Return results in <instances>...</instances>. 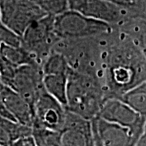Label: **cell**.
Returning <instances> with one entry per match:
<instances>
[{"label":"cell","mask_w":146,"mask_h":146,"mask_svg":"<svg viewBox=\"0 0 146 146\" xmlns=\"http://www.w3.org/2000/svg\"><path fill=\"white\" fill-rule=\"evenodd\" d=\"M101 81L106 99L145 82V35L124 26L99 36Z\"/></svg>","instance_id":"obj_1"},{"label":"cell","mask_w":146,"mask_h":146,"mask_svg":"<svg viewBox=\"0 0 146 146\" xmlns=\"http://www.w3.org/2000/svg\"><path fill=\"white\" fill-rule=\"evenodd\" d=\"M0 117L1 118H5V119H11L13 120L14 119H12L11 115L8 113V111L5 109V107L3 106V105L2 103L1 102V99H0Z\"/></svg>","instance_id":"obj_24"},{"label":"cell","mask_w":146,"mask_h":146,"mask_svg":"<svg viewBox=\"0 0 146 146\" xmlns=\"http://www.w3.org/2000/svg\"><path fill=\"white\" fill-rule=\"evenodd\" d=\"M104 146H135L141 136L130 128L96 117L91 120Z\"/></svg>","instance_id":"obj_11"},{"label":"cell","mask_w":146,"mask_h":146,"mask_svg":"<svg viewBox=\"0 0 146 146\" xmlns=\"http://www.w3.org/2000/svg\"><path fill=\"white\" fill-rule=\"evenodd\" d=\"M0 99L14 121L23 125L33 127V112L29 102L14 90L3 85L0 88Z\"/></svg>","instance_id":"obj_12"},{"label":"cell","mask_w":146,"mask_h":146,"mask_svg":"<svg viewBox=\"0 0 146 146\" xmlns=\"http://www.w3.org/2000/svg\"><path fill=\"white\" fill-rule=\"evenodd\" d=\"M42 66L25 65L17 68L10 81L4 86L14 90L29 102L33 108L38 96L45 90Z\"/></svg>","instance_id":"obj_7"},{"label":"cell","mask_w":146,"mask_h":146,"mask_svg":"<svg viewBox=\"0 0 146 146\" xmlns=\"http://www.w3.org/2000/svg\"><path fill=\"white\" fill-rule=\"evenodd\" d=\"M0 60L15 68L25 65H41L36 57L22 46H11L3 44L0 45Z\"/></svg>","instance_id":"obj_13"},{"label":"cell","mask_w":146,"mask_h":146,"mask_svg":"<svg viewBox=\"0 0 146 146\" xmlns=\"http://www.w3.org/2000/svg\"><path fill=\"white\" fill-rule=\"evenodd\" d=\"M3 86V84H2V81H1V76H0V88Z\"/></svg>","instance_id":"obj_26"},{"label":"cell","mask_w":146,"mask_h":146,"mask_svg":"<svg viewBox=\"0 0 146 146\" xmlns=\"http://www.w3.org/2000/svg\"><path fill=\"white\" fill-rule=\"evenodd\" d=\"M113 27L103 21L68 9L54 16V32L59 40L86 39L112 31Z\"/></svg>","instance_id":"obj_3"},{"label":"cell","mask_w":146,"mask_h":146,"mask_svg":"<svg viewBox=\"0 0 146 146\" xmlns=\"http://www.w3.org/2000/svg\"><path fill=\"white\" fill-rule=\"evenodd\" d=\"M139 115L146 117V82L126 91L118 98Z\"/></svg>","instance_id":"obj_16"},{"label":"cell","mask_w":146,"mask_h":146,"mask_svg":"<svg viewBox=\"0 0 146 146\" xmlns=\"http://www.w3.org/2000/svg\"><path fill=\"white\" fill-rule=\"evenodd\" d=\"M54 16L46 15L33 22L21 36V46L32 53L42 66L58 38L54 32Z\"/></svg>","instance_id":"obj_4"},{"label":"cell","mask_w":146,"mask_h":146,"mask_svg":"<svg viewBox=\"0 0 146 146\" xmlns=\"http://www.w3.org/2000/svg\"><path fill=\"white\" fill-rule=\"evenodd\" d=\"M3 44L11 46H21L22 39L21 36L11 31L0 21V45Z\"/></svg>","instance_id":"obj_21"},{"label":"cell","mask_w":146,"mask_h":146,"mask_svg":"<svg viewBox=\"0 0 146 146\" xmlns=\"http://www.w3.org/2000/svg\"><path fill=\"white\" fill-rule=\"evenodd\" d=\"M92 122V121H91ZM92 127H93V133H94V136H93V142L91 146H104L103 144L102 143V141L100 140V138L98 137V135L96 131V129L94 127V124L92 123Z\"/></svg>","instance_id":"obj_23"},{"label":"cell","mask_w":146,"mask_h":146,"mask_svg":"<svg viewBox=\"0 0 146 146\" xmlns=\"http://www.w3.org/2000/svg\"><path fill=\"white\" fill-rule=\"evenodd\" d=\"M16 1H27V0H16Z\"/></svg>","instance_id":"obj_27"},{"label":"cell","mask_w":146,"mask_h":146,"mask_svg":"<svg viewBox=\"0 0 146 146\" xmlns=\"http://www.w3.org/2000/svg\"><path fill=\"white\" fill-rule=\"evenodd\" d=\"M46 15L30 0H0V21L21 36L33 22Z\"/></svg>","instance_id":"obj_6"},{"label":"cell","mask_w":146,"mask_h":146,"mask_svg":"<svg viewBox=\"0 0 146 146\" xmlns=\"http://www.w3.org/2000/svg\"><path fill=\"white\" fill-rule=\"evenodd\" d=\"M69 9L118 27L136 18H144L107 0H70Z\"/></svg>","instance_id":"obj_5"},{"label":"cell","mask_w":146,"mask_h":146,"mask_svg":"<svg viewBox=\"0 0 146 146\" xmlns=\"http://www.w3.org/2000/svg\"><path fill=\"white\" fill-rule=\"evenodd\" d=\"M31 136L35 146H61V132L57 131L33 127Z\"/></svg>","instance_id":"obj_18"},{"label":"cell","mask_w":146,"mask_h":146,"mask_svg":"<svg viewBox=\"0 0 146 146\" xmlns=\"http://www.w3.org/2000/svg\"><path fill=\"white\" fill-rule=\"evenodd\" d=\"M46 15L57 16L69 9L70 0H30Z\"/></svg>","instance_id":"obj_19"},{"label":"cell","mask_w":146,"mask_h":146,"mask_svg":"<svg viewBox=\"0 0 146 146\" xmlns=\"http://www.w3.org/2000/svg\"><path fill=\"white\" fill-rule=\"evenodd\" d=\"M66 111L64 106L44 90L33 106V127H42L61 132L65 122Z\"/></svg>","instance_id":"obj_9"},{"label":"cell","mask_w":146,"mask_h":146,"mask_svg":"<svg viewBox=\"0 0 146 146\" xmlns=\"http://www.w3.org/2000/svg\"><path fill=\"white\" fill-rule=\"evenodd\" d=\"M98 117L110 123L128 127L140 136L145 133L146 117L139 115L118 98L105 100Z\"/></svg>","instance_id":"obj_8"},{"label":"cell","mask_w":146,"mask_h":146,"mask_svg":"<svg viewBox=\"0 0 146 146\" xmlns=\"http://www.w3.org/2000/svg\"><path fill=\"white\" fill-rule=\"evenodd\" d=\"M93 136L91 120L85 119L67 110L61 131V146H91Z\"/></svg>","instance_id":"obj_10"},{"label":"cell","mask_w":146,"mask_h":146,"mask_svg":"<svg viewBox=\"0 0 146 146\" xmlns=\"http://www.w3.org/2000/svg\"><path fill=\"white\" fill-rule=\"evenodd\" d=\"M32 136V127L0 117V146Z\"/></svg>","instance_id":"obj_14"},{"label":"cell","mask_w":146,"mask_h":146,"mask_svg":"<svg viewBox=\"0 0 146 146\" xmlns=\"http://www.w3.org/2000/svg\"><path fill=\"white\" fill-rule=\"evenodd\" d=\"M4 146H35L34 143L33 141L32 136L29 137H25V138H22L20 140L14 141L12 143H10L8 145Z\"/></svg>","instance_id":"obj_22"},{"label":"cell","mask_w":146,"mask_h":146,"mask_svg":"<svg viewBox=\"0 0 146 146\" xmlns=\"http://www.w3.org/2000/svg\"><path fill=\"white\" fill-rule=\"evenodd\" d=\"M135 146H146L145 133H144V134L139 138V140L137 141Z\"/></svg>","instance_id":"obj_25"},{"label":"cell","mask_w":146,"mask_h":146,"mask_svg":"<svg viewBox=\"0 0 146 146\" xmlns=\"http://www.w3.org/2000/svg\"><path fill=\"white\" fill-rule=\"evenodd\" d=\"M43 75H68L70 68L61 53L52 50L42 64Z\"/></svg>","instance_id":"obj_17"},{"label":"cell","mask_w":146,"mask_h":146,"mask_svg":"<svg viewBox=\"0 0 146 146\" xmlns=\"http://www.w3.org/2000/svg\"><path fill=\"white\" fill-rule=\"evenodd\" d=\"M43 86L47 94L66 107L68 75H46L43 76Z\"/></svg>","instance_id":"obj_15"},{"label":"cell","mask_w":146,"mask_h":146,"mask_svg":"<svg viewBox=\"0 0 146 146\" xmlns=\"http://www.w3.org/2000/svg\"><path fill=\"white\" fill-rule=\"evenodd\" d=\"M106 100L99 77L70 69L68 73L66 109L88 120L94 119Z\"/></svg>","instance_id":"obj_2"},{"label":"cell","mask_w":146,"mask_h":146,"mask_svg":"<svg viewBox=\"0 0 146 146\" xmlns=\"http://www.w3.org/2000/svg\"><path fill=\"white\" fill-rule=\"evenodd\" d=\"M115 5L132 11L137 16L145 18V0H107Z\"/></svg>","instance_id":"obj_20"}]
</instances>
